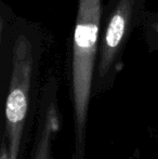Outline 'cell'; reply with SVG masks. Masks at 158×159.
Returning a JSON list of instances; mask_svg holds the SVG:
<instances>
[{
    "instance_id": "cell-2",
    "label": "cell",
    "mask_w": 158,
    "mask_h": 159,
    "mask_svg": "<svg viewBox=\"0 0 158 159\" xmlns=\"http://www.w3.org/2000/svg\"><path fill=\"white\" fill-rule=\"evenodd\" d=\"M103 0H77L70 42V82L77 141L82 144L90 96L94 84Z\"/></svg>"
},
{
    "instance_id": "cell-3",
    "label": "cell",
    "mask_w": 158,
    "mask_h": 159,
    "mask_svg": "<svg viewBox=\"0 0 158 159\" xmlns=\"http://www.w3.org/2000/svg\"><path fill=\"white\" fill-rule=\"evenodd\" d=\"M146 3L147 0H108L104 4L93 87L107 86L121 70L127 44L148 12Z\"/></svg>"
},
{
    "instance_id": "cell-4",
    "label": "cell",
    "mask_w": 158,
    "mask_h": 159,
    "mask_svg": "<svg viewBox=\"0 0 158 159\" xmlns=\"http://www.w3.org/2000/svg\"><path fill=\"white\" fill-rule=\"evenodd\" d=\"M59 116H57L55 105L53 102H50L33 159H52L51 143H52L53 135L59 128Z\"/></svg>"
},
{
    "instance_id": "cell-1",
    "label": "cell",
    "mask_w": 158,
    "mask_h": 159,
    "mask_svg": "<svg viewBox=\"0 0 158 159\" xmlns=\"http://www.w3.org/2000/svg\"><path fill=\"white\" fill-rule=\"evenodd\" d=\"M44 49L43 30L0 2V60L8 69L6 138L11 159H17L29 96Z\"/></svg>"
},
{
    "instance_id": "cell-5",
    "label": "cell",
    "mask_w": 158,
    "mask_h": 159,
    "mask_svg": "<svg viewBox=\"0 0 158 159\" xmlns=\"http://www.w3.org/2000/svg\"><path fill=\"white\" fill-rule=\"evenodd\" d=\"M141 28L148 50L158 53V11H148L146 13Z\"/></svg>"
},
{
    "instance_id": "cell-6",
    "label": "cell",
    "mask_w": 158,
    "mask_h": 159,
    "mask_svg": "<svg viewBox=\"0 0 158 159\" xmlns=\"http://www.w3.org/2000/svg\"><path fill=\"white\" fill-rule=\"evenodd\" d=\"M1 159H11V156L9 154L8 145L6 144V141L2 142V148H1Z\"/></svg>"
}]
</instances>
